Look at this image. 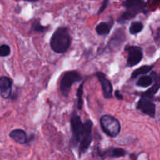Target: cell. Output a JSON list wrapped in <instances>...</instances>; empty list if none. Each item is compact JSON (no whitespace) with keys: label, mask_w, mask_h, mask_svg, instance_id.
<instances>
[{"label":"cell","mask_w":160,"mask_h":160,"mask_svg":"<svg viewBox=\"0 0 160 160\" xmlns=\"http://www.w3.org/2000/svg\"><path fill=\"white\" fill-rule=\"evenodd\" d=\"M82 80V76L76 70H69V71L65 72L59 83V90L63 96L68 97L72 85L74 83L79 82Z\"/></svg>","instance_id":"obj_4"},{"label":"cell","mask_w":160,"mask_h":160,"mask_svg":"<svg viewBox=\"0 0 160 160\" xmlns=\"http://www.w3.org/2000/svg\"><path fill=\"white\" fill-rule=\"evenodd\" d=\"M9 137L16 143L20 145H27L28 142V134L23 129H14L9 133Z\"/></svg>","instance_id":"obj_13"},{"label":"cell","mask_w":160,"mask_h":160,"mask_svg":"<svg viewBox=\"0 0 160 160\" xmlns=\"http://www.w3.org/2000/svg\"><path fill=\"white\" fill-rule=\"evenodd\" d=\"M109 0H103L102 4L101 7L99 8V9H98V12H97V14H98V15H99V14L102 13V12H104L105 10H106V8H107V6H108V5H109Z\"/></svg>","instance_id":"obj_21"},{"label":"cell","mask_w":160,"mask_h":160,"mask_svg":"<svg viewBox=\"0 0 160 160\" xmlns=\"http://www.w3.org/2000/svg\"><path fill=\"white\" fill-rule=\"evenodd\" d=\"M128 153V152L122 148H117V147H110V148H106V150L102 151L99 148H96L95 150V155L97 157H99L101 159L105 158H119L123 157Z\"/></svg>","instance_id":"obj_9"},{"label":"cell","mask_w":160,"mask_h":160,"mask_svg":"<svg viewBox=\"0 0 160 160\" xmlns=\"http://www.w3.org/2000/svg\"><path fill=\"white\" fill-rule=\"evenodd\" d=\"M113 23L114 22L112 19H111V20H109V22H101L95 28L96 33L100 36L108 35L110 33Z\"/></svg>","instance_id":"obj_14"},{"label":"cell","mask_w":160,"mask_h":160,"mask_svg":"<svg viewBox=\"0 0 160 160\" xmlns=\"http://www.w3.org/2000/svg\"><path fill=\"white\" fill-rule=\"evenodd\" d=\"M70 128H71V140L70 145L73 147H77L79 145L81 139L84 131V123L81 120L80 116H78L73 111L70 117Z\"/></svg>","instance_id":"obj_5"},{"label":"cell","mask_w":160,"mask_h":160,"mask_svg":"<svg viewBox=\"0 0 160 160\" xmlns=\"http://www.w3.org/2000/svg\"><path fill=\"white\" fill-rule=\"evenodd\" d=\"M159 31L158 30L157 34H156V42H157V44H158V42H159Z\"/></svg>","instance_id":"obj_24"},{"label":"cell","mask_w":160,"mask_h":160,"mask_svg":"<svg viewBox=\"0 0 160 160\" xmlns=\"http://www.w3.org/2000/svg\"><path fill=\"white\" fill-rule=\"evenodd\" d=\"M47 28H48V27L41 24L40 20L38 19V20L33 21L31 27V31L33 33H35V34H42V33H45L46 31Z\"/></svg>","instance_id":"obj_18"},{"label":"cell","mask_w":160,"mask_h":160,"mask_svg":"<svg viewBox=\"0 0 160 160\" xmlns=\"http://www.w3.org/2000/svg\"><path fill=\"white\" fill-rule=\"evenodd\" d=\"M153 83H154V81L151 75H142L138 78L136 84L138 87L148 88L152 85Z\"/></svg>","instance_id":"obj_16"},{"label":"cell","mask_w":160,"mask_h":160,"mask_svg":"<svg viewBox=\"0 0 160 160\" xmlns=\"http://www.w3.org/2000/svg\"><path fill=\"white\" fill-rule=\"evenodd\" d=\"M34 134H31V136L29 138H28V142H27V144L31 143V142H32V141H34Z\"/></svg>","instance_id":"obj_23"},{"label":"cell","mask_w":160,"mask_h":160,"mask_svg":"<svg viewBox=\"0 0 160 160\" xmlns=\"http://www.w3.org/2000/svg\"><path fill=\"white\" fill-rule=\"evenodd\" d=\"M100 126L103 132L110 138H116L121 131V124L113 116L106 114L100 118Z\"/></svg>","instance_id":"obj_3"},{"label":"cell","mask_w":160,"mask_h":160,"mask_svg":"<svg viewBox=\"0 0 160 160\" xmlns=\"http://www.w3.org/2000/svg\"><path fill=\"white\" fill-rule=\"evenodd\" d=\"M97 78L99 81L100 84H101L103 96L106 99H110L112 98V92H113V87L109 81L106 76V74L102 72H97L96 73Z\"/></svg>","instance_id":"obj_11"},{"label":"cell","mask_w":160,"mask_h":160,"mask_svg":"<svg viewBox=\"0 0 160 160\" xmlns=\"http://www.w3.org/2000/svg\"><path fill=\"white\" fill-rule=\"evenodd\" d=\"M11 52L10 47L8 45H0V57H6Z\"/></svg>","instance_id":"obj_20"},{"label":"cell","mask_w":160,"mask_h":160,"mask_svg":"<svg viewBox=\"0 0 160 160\" xmlns=\"http://www.w3.org/2000/svg\"><path fill=\"white\" fill-rule=\"evenodd\" d=\"M115 96L118 100H123V95L120 93V92L119 90H117L115 92Z\"/></svg>","instance_id":"obj_22"},{"label":"cell","mask_w":160,"mask_h":160,"mask_svg":"<svg viewBox=\"0 0 160 160\" xmlns=\"http://www.w3.org/2000/svg\"><path fill=\"white\" fill-rule=\"evenodd\" d=\"M92 128L93 122L91 120H85L84 123V131L83 135L79 143V154L80 156L88 151L92 142Z\"/></svg>","instance_id":"obj_6"},{"label":"cell","mask_w":160,"mask_h":160,"mask_svg":"<svg viewBox=\"0 0 160 160\" xmlns=\"http://www.w3.org/2000/svg\"><path fill=\"white\" fill-rule=\"evenodd\" d=\"M84 81H83L81 84H80L79 88L77 91V106L79 110H81L84 105V101H83V93H84Z\"/></svg>","instance_id":"obj_19"},{"label":"cell","mask_w":160,"mask_h":160,"mask_svg":"<svg viewBox=\"0 0 160 160\" xmlns=\"http://www.w3.org/2000/svg\"><path fill=\"white\" fill-rule=\"evenodd\" d=\"M144 29V24L142 22L140 21H133L131 23L129 28L130 34L132 35H136L142 32Z\"/></svg>","instance_id":"obj_17"},{"label":"cell","mask_w":160,"mask_h":160,"mask_svg":"<svg viewBox=\"0 0 160 160\" xmlns=\"http://www.w3.org/2000/svg\"><path fill=\"white\" fill-rule=\"evenodd\" d=\"M12 80L6 76L0 77V95L4 99L10 98L12 94Z\"/></svg>","instance_id":"obj_12"},{"label":"cell","mask_w":160,"mask_h":160,"mask_svg":"<svg viewBox=\"0 0 160 160\" xmlns=\"http://www.w3.org/2000/svg\"><path fill=\"white\" fill-rule=\"evenodd\" d=\"M153 65H145V66H142V67H139V68L136 69L135 70L132 72L131 73V79H135L137 78L138 77H141L142 75H146L152 70Z\"/></svg>","instance_id":"obj_15"},{"label":"cell","mask_w":160,"mask_h":160,"mask_svg":"<svg viewBox=\"0 0 160 160\" xmlns=\"http://www.w3.org/2000/svg\"><path fill=\"white\" fill-rule=\"evenodd\" d=\"M136 108L137 109L140 110L142 113L149 116L152 118L156 117V106L153 102V99L141 97L140 99L138 102Z\"/></svg>","instance_id":"obj_8"},{"label":"cell","mask_w":160,"mask_h":160,"mask_svg":"<svg viewBox=\"0 0 160 160\" xmlns=\"http://www.w3.org/2000/svg\"><path fill=\"white\" fill-rule=\"evenodd\" d=\"M23 1H27V2H37V1H39V0H23Z\"/></svg>","instance_id":"obj_25"},{"label":"cell","mask_w":160,"mask_h":160,"mask_svg":"<svg viewBox=\"0 0 160 160\" xmlns=\"http://www.w3.org/2000/svg\"><path fill=\"white\" fill-rule=\"evenodd\" d=\"M71 45L69 29L66 27H59L55 31L50 39V47L52 50L58 54L65 53Z\"/></svg>","instance_id":"obj_1"},{"label":"cell","mask_w":160,"mask_h":160,"mask_svg":"<svg viewBox=\"0 0 160 160\" xmlns=\"http://www.w3.org/2000/svg\"><path fill=\"white\" fill-rule=\"evenodd\" d=\"M123 6L126 8V10L117 20L120 23H127L140 13H148L147 4L145 0H125Z\"/></svg>","instance_id":"obj_2"},{"label":"cell","mask_w":160,"mask_h":160,"mask_svg":"<svg viewBox=\"0 0 160 160\" xmlns=\"http://www.w3.org/2000/svg\"><path fill=\"white\" fill-rule=\"evenodd\" d=\"M125 52H128L127 67H133L140 63L143 59V50L141 47L136 45H127Z\"/></svg>","instance_id":"obj_7"},{"label":"cell","mask_w":160,"mask_h":160,"mask_svg":"<svg viewBox=\"0 0 160 160\" xmlns=\"http://www.w3.org/2000/svg\"><path fill=\"white\" fill-rule=\"evenodd\" d=\"M126 41V34L124 30L118 29L114 32L108 43L107 48L110 51H116L121 48L123 42Z\"/></svg>","instance_id":"obj_10"}]
</instances>
